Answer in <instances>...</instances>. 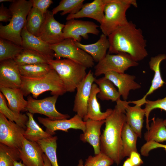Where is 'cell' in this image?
<instances>
[{
    "instance_id": "cell-38",
    "label": "cell",
    "mask_w": 166,
    "mask_h": 166,
    "mask_svg": "<svg viewBox=\"0 0 166 166\" xmlns=\"http://www.w3.org/2000/svg\"><path fill=\"white\" fill-rule=\"evenodd\" d=\"M144 109L146 117V128L148 130L149 128V117L151 112L155 109H159L166 112V96L163 98L155 101L146 100Z\"/></svg>"
},
{
    "instance_id": "cell-37",
    "label": "cell",
    "mask_w": 166,
    "mask_h": 166,
    "mask_svg": "<svg viewBox=\"0 0 166 166\" xmlns=\"http://www.w3.org/2000/svg\"><path fill=\"white\" fill-rule=\"evenodd\" d=\"M20 159L18 149L0 143V166H14V162Z\"/></svg>"
},
{
    "instance_id": "cell-36",
    "label": "cell",
    "mask_w": 166,
    "mask_h": 166,
    "mask_svg": "<svg viewBox=\"0 0 166 166\" xmlns=\"http://www.w3.org/2000/svg\"><path fill=\"white\" fill-rule=\"evenodd\" d=\"M84 1V0H62L59 5L52 10V13L54 15L62 11L61 15L62 16L68 14H75L82 8Z\"/></svg>"
},
{
    "instance_id": "cell-10",
    "label": "cell",
    "mask_w": 166,
    "mask_h": 166,
    "mask_svg": "<svg viewBox=\"0 0 166 166\" xmlns=\"http://www.w3.org/2000/svg\"><path fill=\"white\" fill-rule=\"evenodd\" d=\"M25 129L8 120L0 113V143L20 149L22 147Z\"/></svg>"
},
{
    "instance_id": "cell-5",
    "label": "cell",
    "mask_w": 166,
    "mask_h": 166,
    "mask_svg": "<svg viewBox=\"0 0 166 166\" xmlns=\"http://www.w3.org/2000/svg\"><path fill=\"white\" fill-rule=\"evenodd\" d=\"M131 5L137 7L135 0H107L104 16L100 24L103 34L108 37L119 26L127 23L126 12Z\"/></svg>"
},
{
    "instance_id": "cell-1",
    "label": "cell",
    "mask_w": 166,
    "mask_h": 166,
    "mask_svg": "<svg viewBox=\"0 0 166 166\" xmlns=\"http://www.w3.org/2000/svg\"><path fill=\"white\" fill-rule=\"evenodd\" d=\"M128 101L119 100L111 114L105 120V127L100 137L101 151L117 165L124 158L121 132L126 121L125 108Z\"/></svg>"
},
{
    "instance_id": "cell-47",
    "label": "cell",
    "mask_w": 166,
    "mask_h": 166,
    "mask_svg": "<svg viewBox=\"0 0 166 166\" xmlns=\"http://www.w3.org/2000/svg\"><path fill=\"white\" fill-rule=\"evenodd\" d=\"M77 166H86L84 164L83 162L81 159L79 160Z\"/></svg>"
},
{
    "instance_id": "cell-26",
    "label": "cell",
    "mask_w": 166,
    "mask_h": 166,
    "mask_svg": "<svg viewBox=\"0 0 166 166\" xmlns=\"http://www.w3.org/2000/svg\"><path fill=\"white\" fill-rule=\"evenodd\" d=\"M94 82L100 91L97 97L101 100H111L116 101L120 99L121 96L113 82L104 76L96 79Z\"/></svg>"
},
{
    "instance_id": "cell-48",
    "label": "cell",
    "mask_w": 166,
    "mask_h": 166,
    "mask_svg": "<svg viewBox=\"0 0 166 166\" xmlns=\"http://www.w3.org/2000/svg\"><path fill=\"white\" fill-rule=\"evenodd\" d=\"M14 0H0V2H14Z\"/></svg>"
},
{
    "instance_id": "cell-22",
    "label": "cell",
    "mask_w": 166,
    "mask_h": 166,
    "mask_svg": "<svg viewBox=\"0 0 166 166\" xmlns=\"http://www.w3.org/2000/svg\"><path fill=\"white\" fill-rule=\"evenodd\" d=\"M0 91L7 99V105L11 110L17 113L26 111L28 101L24 99L20 88H11L0 86Z\"/></svg>"
},
{
    "instance_id": "cell-17",
    "label": "cell",
    "mask_w": 166,
    "mask_h": 166,
    "mask_svg": "<svg viewBox=\"0 0 166 166\" xmlns=\"http://www.w3.org/2000/svg\"><path fill=\"white\" fill-rule=\"evenodd\" d=\"M104 77L117 87L119 93L124 101H126L128 98L130 91L141 88L140 85L135 81L136 76L134 75L110 72L105 74Z\"/></svg>"
},
{
    "instance_id": "cell-20",
    "label": "cell",
    "mask_w": 166,
    "mask_h": 166,
    "mask_svg": "<svg viewBox=\"0 0 166 166\" xmlns=\"http://www.w3.org/2000/svg\"><path fill=\"white\" fill-rule=\"evenodd\" d=\"M85 131L80 135V139L84 142H87L93 148L94 154L99 153L100 150L101 130L105 120L94 121L88 119L85 121Z\"/></svg>"
},
{
    "instance_id": "cell-15",
    "label": "cell",
    "mask_w": 166,
    "mask_h": 166,
    "mask_svg": "<svg viewBox=\"0 0 166 166\" xmlns=\"http://www.w3.org/2000/svg\"><path fill=\"white\" fill-rule=\"evenodd\" d=\"M21 75L18 65L13 59L0 61V86L9 88H20Z\"/></svg>"
},
{
    "instance_id": "cell-40",
    "label": "cell",
    "mask_w": 166,
    "mask_h": 166,
    "mask_svg": "<svg viewBox=\"0 0 166 166\" xmlns=\"http://www.w3.org/2000/svg\"><path fill=\"white\" fill-rule=\"evenodd\" d=\"M158 148H162L166 152V144L157 143L154 141H150L145 143L141 147V154L145 156L149 155V152L152 150Z\"/></svg>"
},
{
    "instance_id": "cell-21",
    "label": "cell",
    "mask_w": 166,
    "mask_h": 166,
    "mask_svg": "<svg viewBox=\"0 0 166 166\" xmlns=\"http://www.w3.org/2000/svg\"><path fill=\"white\" fill-rule=\"evenodd\" d=\"M21 36L22 46L24 49L36 51L51 59H53L54 52L50 48V45L40 37L29 32L25 26L22 29Z\"/></svg>"
},
{
    "instance_id": "cell-30",
    "label": "cell",
    "mask_w": 166,
    "mask_h": 166,
    "mask_svg": "<svg viewBox=\"0 0 166 166\" xmlns=\"http://www.w3.org/2000/svg\"><path fill=\"white\" fill-rule=\"evenodd\" d=\"M52 59L34 50L24 49L13 60L18 65L48 63Z\"/></svg>"
},
{
    "instance_id": "cell-8",
    "label": "cell",
    "mask_w": 166,
    "mask_h": 166,
    "mask_svg": "<svg viewBox=\"0 0 166 166\" xmlns=\"http://www.w3.org/2000/svg\"><path fill=\"white\" fill-rule=\"evenodd\" d=\"M138 65V62L127 53H108L95 66L94 75L98 77L110 72L124 73L129 68Z\"/></svg>"
},
{
    "instance_id": "cell-7",
    "label": "cell",
    "mask_w": 166,
    "mask_h": 166,
    "mask_svg": "<svg viewBox=\"0 0 166 166\" xmlns=\"http://www.w3.org/2000/svg\"><path fill=\"white\" fill-rule=\"evenodd\" d=\"M50 48L54 52V57L56 59L66 58L87 68H91L94 65L92 57L78 47L71 38L65 39L60 42L50 45Z\"/></svg>"
},
{
    "instance_id": "cell-2",
    "label": "cell",
    "mask_w": 166,
    "mask_h": 166,
    "mask_svg": "<svg viewBox=\"0 0 166 166\" xmlns=\"http://www.w3.org/2000/svg\"><path fill=\"white\" fill-rule=\"evenodd\" d=\"M108 38L109 44L108 53H126L137 62L148 56L146 41L142 31L132 22L118 27Z\"/></svg>"
},
{
    "instance_id": "cell-41",
    "label": "cell",
    "mask_w": 166,
    "mask_h": 166,
    "mask_svg": "<svg viewBox=\"0 0 166 166\" xmlns=\"http://www.w3.org/2000/svg\"><path fill=\"white\" fill-rule=\"evenodd\" d=\"M33 7L38 10L44 14L47 12L48 8L53 2L51 0H31Z\"/></svg>"
},
{
    "instance_id": "cell-9",
    "label": "cell",
    "mask_w": 166,
    "mask_h": 166,
    "mask_svg": "<svg viewBox=\"0 0 166 166\" xmlns=\"http://www.w3.org/2000/svg\"><path fill=\"white\" fill-rule=\"evenodd\" d=\"M58 96L53 95L37 100L29 95L27 98L28 105L26 111L33 114L44 115L53 120L68 119L70 117L69 115L61 113L56 109L55 104Z\"/></svg>"
},
{
    "instance_id": "cell-19",
    "label": "cell",
    "mask_w": 166,
    "mask_h": 166,
    "mask_svg": "<svg viewBox=\"0 0 166 166\" xmlns=\"http://www.w3.org/2000/svg\"><path fill=\"white\" fill-rule=\"evenodd\" d=\"M107 0H94L91 2L84 4L77 13L68 14L67 21L83 18H88L96 20L101 24L104 16V10Z\"/></svg>"
},
{
    "instance_id": "cell-43",
    "label": "cell",
    "mask_w": 166,
    "mask_h": 166,
    "mask_svg": "<svg viewBox=\"0 0 166 166\" xmlns=\"http://www.w3.org/2000/svg\"><path fill=\"white\" fill-rule=\"evenodd\" d=\"M128 157L133 166H140L143 163L140 155L138 152H132Z\"/></svg>"
},
{
    "instance_id": "cell-6",
    "label": "cell",
    "mask_w": 166,
    "mask_h": 166,
    "mask_svg": "<svg viewBox=\"0 0 166 166\" xmlns=\"http://www.w3.org/2000/svg\"><path fill=\"white\" fill-rule=\"evenodd\" d=\"M48 63L57 73L67 92H74L87 74L86 67L69 59H50Z\"/></svg>"
},
{
    "instance_id": "cell-42",
    "label": "cell",
    "mask_w": 166,
    "mask_h": 166,
    "mask_svg": "<svg viewBox=\"0 0 166 166\" xmlns=\"http://www.w3.org/2000/svg\"><path fill=\"white\" fill-rule=\"evenodd\" d=\"M12 17V14L9 8L8 9L2 3L0 7V21L10 22Z\"/></svg>"
},
{
    "instance_id": "cell-11",
    "label": "cell",
    "mask_w": 166,
    "mask_h": 166,
    "mask_svg": "<svg viewBox=\"0 0 166 166\" xmlns=\"http://www.w3.org/2000/svg\"><path fill=\"white\" fill-rule=\"evenodd\" d=\"M99 26L93 22L75 19L67 21L63 30L65 39L71 38L74 41L81 42L82 38L85 39L89 38L88 34L98 35L100 31Z\"/></svg>"
},
{
    "instance_id": "cell-12",
    "label": "cell",
    "mask_w": 166,
    "mask_h": 166,
    "mask_svg": "<svg viewBox=\"0 0 166 166\" xmlns=\"http://www.w3.org/2000/svg\"><path fill=\"white\" fill-rule=\"evenodd\" d=\"M95 78L91 70L77 86L75 97L73 111L85 121L87 114L88 101L92 87Z\"/></svg>"
},
{
    "instance_id": "cell-24",
    "label": "cell",
    "mask_w": 166,
    "mask_h": 166,
    "mask_svg": "<svg viewBox=\"0 0 166 166\" xmlns=\"http://www.w3.org/2000/svg\"><path fill=\"white\" fill-rule=\"evenodd\" d=\"M107 37L102 34L97 42L89 44L74 42L78 47L90 55L94 61L98 62L105 56L109 49V44Z\"/></svg>"
},
{
    "instance_id": "cell-29",
    "label": "cell",
    "mask_w": 166,
    "mask_h": 166,
    "mask_svg": "<svg viewBox=\"0 0 166 166\" xmlns=\"http://www.w3.org/2000/svg\"><path fill=\"white\" fill-rule=\"evenodd\" d=\"M144 137L146 142L152 140L161 143L166 141V127L164 120L159 117L154 118Z\"/></svg>"
},
{
    "instance_id": "cell-44",
    "label": "cell",
    "mask_w": 166,
    "mask_h": 166,
    "mask_svg": "<svg viewBox=\"0 0 166 166\" xmlns=\"http://www.w3.org/2000/svg\"><path fill=\"white\" fill-rule=\"evenodd\" d=\"M44 164L43 166H52L48 157L44 153L43 154Z\"/></svg>"
},
{
    "instance_id": "cell-16",
    "label": "cell",
    "mask_w": 166,
    "mask_h": 166,
    "mask_svg": "<svg viewBox=\"0 0 166 166\" xmlns=\"http://www.w3.org/2000/svg\"><path fill=\"white\" fill-rule=\"evenodd\" d=\"M19 150L20 159L26 166H43L44 153L37 142L24 138L22 147Z\"/></svg>"
},
{
    "instance_id": "cell-25",
    "label": "cell",
    "mask_w": 166,
    "mask_h": 166,
    "mask_svg": "<svg viewBox=\"0 0 166 166\" xmlns=\"http://www.w3.org/2000/svg\"><path fill=\"white\" fill-rule=\"evenodd\" d=\"M128 104L125 108L126 122L137 134L139 137L141 138L144 118L145 116L144 110L141 106L135 105L130 106Z\"/></svg>"
},
{
    "instance_id": "cell-13",
    "label": "cell",
    "mask_w": 166,
    "mask_h": 166,
    "mask_svg": "<svg viewBox=\"0 0 166 166\" xmlns=\"http://www.w3.org/2000/svg\"><path fill=\"white\" fill-rule=\"evenodd\" d=\"M65 25L55 19L52 11L48 10L38 37L50 45L57 44L65 39L63 32Z\"/></svg>"
},
{
    "instance_id": "cell-3",
    "label": "cell",
    "mask_w": 166,
    "mask_h": 166,
    "mask_svg": "<svg viewBox=\"0 0 166 166\" xmlns=\"http://www.w3.org/2000/svg\"><path fill=\"white\" fill-rule=\"evenodd\" d=\"M32 7L31 0H15L12 2L9 7L12 18L8 24L3 26L0 24V38L22 46L21 32L26 26L27 16Z\"/></svg>"
},
{
    "instance_id": "cell-49",
    "label": "cell",
    "mask_w": 166,
    "mask_h": 166,
    "mask_svg": "<svg viewBox=\"0 0 166 166\" xmlns=\"http://www.w3.org/2000/svg\"><path fill=\"white\" fill-rule=\"evenodd\" d=\"M164 125H165L166 127V119H165L164 120Z\"/></svg>"
},
{
    "instance_id": "cell-35",
    "label": "cell",
    "mask_w": 166,
    "mask_h": 166,
    "mask_svg": "<svg viewBox=\"0 0 166 166\" xmlns=\"http://www.w3.org/2000/svg\"><path fill=\"white\" fill-rule=\"evenodd\" d=\"M57 137L53 136L38 141L44 153L49 160L52 166H59L56 155Z\"/></svg>"
},
{
    "instance_id": "cell-33",
    "label": "cell",
    "mask_w": 166,
    "mask_h": 166,
    "mask_svg": "<svg viewBox=\"0 0 166 166\" xmlns=\"http://www.w3.org/2000/svg\"><path fill=\"white\" fill-rule=\"evenodd\" d=\"M18 67L22 76L31 78L43 77L52 69L46 63L20 65H18Z\"/></svg>"
},
{
    "instance_id": "cell-31",
    "label": "cell",
    "mask_w": 166,
    "mask_h": 166,
    "mask_svg": "<svg viewBox=\"0 0 166 166\" xmlns=\"http://www.w3.org/2000/svg\"><path fill=\"white\" fill-rule=\"evenodd\" d=\"M0 113L2 114L9 120L14 122L25 130L28 120L26 114L16 113L8 107L5 97L0 92Z\"/></svg>"
},
{
    "instance_id": "cell-14",
    "label": "cell",
    "mask_w": 166,
    "mask_h": 166,
    "mask_svg": "<svg viewBox=\"0 0 166 166\" xmlns=\"http://www.w3.org/2000/svg\"><path fill=\"white\" fill-rule=\"evenodd\" d=\"M38 120L46 128L45 131L52 136L57 130L67 132L68 129L72 128L81 130L84 132L85 129V122L77 114L69 119L53 120L39 117Z\"/></svg>"
},
{
    "instance_id": "cell-4",
    "label": "cell",
    "mask_w": 166,
    "mask_h": 166,
    "mask_svg": "<svg viewBox=\"0 0 166 166\" xmlns=\"http://www.w3.org/2000/svg\"><path fill=\"white\" fill-rule=\"evenodd\" d=\"M20 89L24 96L31 94L37 99L42 93L50 91L53 95L61 96L67 92L63 82L56 71L51 69L45 76L36 78H31L21 76Z\"/></svg>"
},
{
    "instance_id": "cell-46",
    "label": "cell",
    "mask_w": 166,
    "mask_h": 166,
    "mask_svg": "<svg viewBox=\"0 0 166 166\" xmlns=\"http://www.w3.org/2000/svg\"><path fill=\"white\" fill-rule=\"evenodd\" d=\"M14 166H26L22 163V161H15L14 163Z\"/></svg>"
},
{
    "instance_id": "cell-23",
    "label": "cell",
    "mask_w": 166,
    "mask_h": 166,
    "mask_svg": "<svg viewBox=\"0 0 166 166\" xmlns=\"http://www.w3.org/2000/svg\"><path fill=\"white\" fill-rule=\"evenodd\" d=\"M99 91L97 85L93 83L88 102L87 114L85 121L88 119L94 121L105 120L112 112L113 109H107L105 112L101 111L100 104L97 98Z\"/></svg>"
},
{
    "instance_id": "cell-39",
    "label": "cell",
    "mask_w": 166,
    "mask_h": 166,
    "mask_svg": "<svg viewBox=\"0 0 166 166\" xmlns=\"http://www.w3.org/2000/svg\"><path fill=\"white\" fill-rule=\"evenodd\" d=\"M114 163L111 158L101 151L94 156H89L84 164L86 166H111Z\"/></svg>"
},
{
    "instance_id": "cell-45",
    "label": "cell",
    "mask_w": 166,
    "mask_h": 166,
    "mask_svg": "<svg viewBox=\"0 0 166 166\" xmlns=\"http://www.w3.org/2000/svg\"><path fill=\"white\" fill-rule=\"evenodd\" d=\"M122 166H133L129 157L127 158L124 162Z\"/></svg>"
},
{
    "instance_id": "cell-34",
    "label": "cell",
    "mask_w": 166,
    "mask_h": 166,
    "mask_svg": "<svg viewBox=\"0 0 166 166\" xmlns=\"http://www.w3.org/2000/svg\"><path fill=\"white\" fill-rule=\"evenodd\" d=\"M24 49L22 46L5 39L0 38V61L14 59Z\"/></svg>"
},
{
    "instance_id": "cell-27",
    "label": "cell",
    "mask_w": 166,
    "mask_h": 166,
    "mask_svg": "<svg viewBox=\"0 0 166 166\" xmlns=\"http://www.w3.org/2000/svg\"><path fill=\"white\" fill-rule=\"evenodd\" d=\"M26 114L28 117V120L23 135L25 138L31 141L37 142L39 140L53 136L44 131L39 126L35 121L33 114L28 112Z\"/></svg>"
},
{
    "instance_id": "cell-28",
    "label": "cell",
    "mask_w": 166,
    "mask_h": 166,
    "mask_svg": "<svg viewBox=\"0 0 166 166\" xmlns=\"http://www.w3.org/2000/svg\"><path fill=\"white\" fill-rule=\"evenodd\" d=\"M138 137L137 134L126 121L124 124L121 132V138L124 157H129L132 152H138L136 142Z\"/></svg>"
},
{
    "instance_id": "cell-18",
    "label": "cell",
    "mask_w": 166,
    "mask_h": 166,
    "mask_svg": "<svg viewBox=\"0 0 166 166\" xmlns=\"http://www.w3.org/2000/svg\"><path fill=\"white\" fill-rule=\"evenodd\" d=\"M166 59V55L165 54H159L151 58L149 65L150 69L153 71L154 73L149 89L142 98L136 101H129V104L132 103L141 106L145 104L147 96L166 84L162 79L160 69L161 62Z\"/></svg>"
},
{
    "instance_id": "cell-32",
    "label": "cell",
    "mask_w": 166,
    "mask_h": 166,
    "mask_svg": "<svg viewBox=\"0 0 166 166\" xmlns=\"http://www.w3.org/2000/svg\"><path fill=\"white\" fill-rule=\"evenodd\" d=\"M45 14L32 7L27 17L25 27L28 31L38 36L45 18Z\"/></svg>"
}]
</instances>
